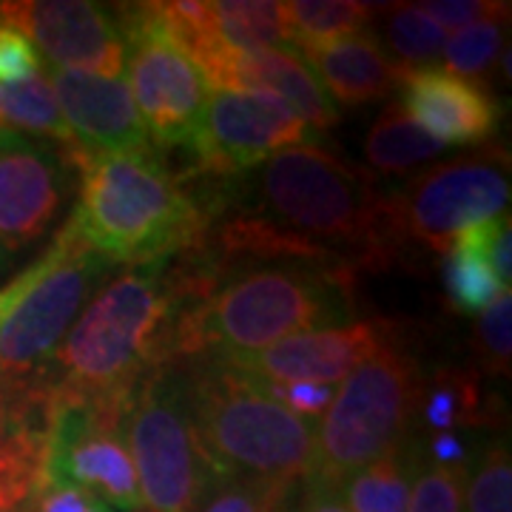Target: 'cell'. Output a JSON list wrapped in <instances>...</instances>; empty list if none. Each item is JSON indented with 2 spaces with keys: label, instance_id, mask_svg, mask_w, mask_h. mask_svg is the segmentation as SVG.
<instances>
[{
  "label": "cell",
  "instance_id": "cell-1",
  "mask_svg": "<svg viewBox=\"0 0 512 512\" xmlns=\"http://www.w3.org/2000/svg\"><path fill=\"white\" fill-rule=\"evenodd\" d=\"M237 180V208L222 214L214 239L217 262L305 259L353 274L396 259L384 191L330 148L305 140Z\"/></svg>",
  "mask_w": 512,
  "mask_h": 512
},
{
  "label": "cell",
  "instance_id": "cell-2",
  "mask_svg": "<svg viewBox=\"0 0 512 512\" xmlns=\"http://www.w3.org/2000/svg\"><path fill=\"white\" fill-rule=\"evenodd\" d=\"M350 288L353 274L305 259H234L228 271L214 262L211 288L171 325L165 362H225L293 333L353 322Z\"/></svg>",
  "mask_w": 512,
  "mask_h": 512
},
{
  "label": "cell",
  "instance_id": "cell-3",
  "mask_svg": "<svg viewBox=\"0 0 512 512\" xmlns=\"http://www.w3.org/2000/svg\"><path fill=\"white\" fill-rule=\"evenodd\" d=\"M80 197L66 225L109 265L168 262L205 237V208L151 148L77 154Z\"/></svg>",
  "mask_w": 512,
  "mask_h": 512
},
{
  "label": "cell",
  "instance_id": "cell-4",
  "mask_svg": "<svg viewBox=\"0 0 512 512\" xmlns=\"http://www.w3.org/2000/svg\"><path fill=\"white\" fill-rule=\"evenodd\" d=\"M177 311L180 299L168 262L111 276L60 342L46 384L83 396L126 393L148 367L165 362Z\"/></svg>",
  "mask_w": 512,
  "mask_h": 512
},
{
  "label": "cell",
  "instance_id": "cell-5",
  "mask_svg": "<svg viewBox=\"0 0 512 512\" xmlns=\"http://www.w3.org/2000/svg\"><path fill=\"white\" fill-rule=\"evenodd\" d=\"M191 419L220 478H265L299 484L313 476L316 427L251 376L217 359L180 362Z\"/></svg>",
  "mask_w": 512,
  "mask_h": 512
},
{
  "label": "cell",
  "instance_id": "cell-6",
  "mask_svg": "<svg viewBox=\"0 0 512 512\" xmlns=\"http://www.w3.org/2000/svg\"><path fill=\"white\" fill-rule=\"evenodd\" d=\"M111 268L63 222L46 254L0 288V396L46 384L60 342Z\"/></svg>",
  "mask_w": 512,
  "mask_h": 512
},
{
  "label": "cell",
  "instance_id": "cell-7",
  "mask_svg": "<svg viewBox=\"0 0 512 512\" xmlns=\"http://www.w3.org/2000/svg\"><path fill=\"white\" fill-rule=\"evenodd\" d=\"M424 376L393 333L373 356L353 367L316 427L313 478L342 484L367 464L413 441Z\"/></svg>",
  "mask_w": 512,
  "mask_h": 512
},
{
  "label": "cell",
  "instance_id": "cell-8",
  "mask_svg": "<svg viewBox=\"0 0 512 512\" xmlns=\"http://www.w3.org/2000/svg\"><path fill=\"white\" fill-rule=\"evenodd\" d=\"M123 444L143 512H197L222 478L202 450L180 362L148 367L123 399Z\"/></svg>",
  "mask_w": 512,
  "mask_h": 512
},
{
  "label": "cell",
  "instance_id": "cell-9",
  "mask_svg": "<svg viewBox=\"0 0 512 512\" xmlns=\"http://www.w3.org/2000/svg\"><path fill=\"white\" fill-rule=\"evenodd\" d=\"M510 205L507 151L467 154L421 168L402 188L384 191V220L396 248L424 245L447 254L453 239Z\"/></svg>",
  "mask_w": 512,
  "mask_h": 512
},
{
  "label": "cell",
  "instance_id": "cell-10",
  "mask_svg": "<svg viewBox=\"0 0 512 512\" xmlns=\"http://www.w3.org/2000/svg\"><path fill=\"white\" fill-rule=\"evenodd\" d=\"M126 37L128 89L146 134L160 148H191L211 86L183 46L168 35L157 3L117 6Z\"/></svg>",
  "mask_w": 512,
  "mask_h": 512
},
{
  "label": "cell",
  "instance_id": "cell-11",
  "mask_svg": "<svg viewBox=\"0 0 512 512\" xmlns=\"http://www.w3.org/2000/svg\"><path fill=\"white\" fill-rule=\"evenodd\" d=\"M305 140H311V131L271 94L214 89L208 94L200 134L188 151L202 174L237 180L276 151Z\"/></svg>",
  "mask_w": 512,
  "mask_h": 512
},
{
  "label": "cell",
  "instance_id": "cell-12",
  "mask_svg": "<svg viewBox=\"0 0 512 512\" xmlns=\"http://www.w3.org/2000/svg\"><path fill=\"white\" fill-rule=\"evenodd\" d=\"M0 20L35 40L52 66L120 77L126 72V37L117 6L89 0L0 3Z\"/></svg>",
  "mask_w": 512,
  "mask_h": 512
},
{
  "label": "cell",
  "instance_id": "cell-13",
  "mask_svg": "<svg viewBox=\"0 0 512 512\" xmlns=\"http://www.w3.org/2000/svg\"><path fill=\"white\" fill-rule=\"evenodd\" d=\"M80 151L43 146L32 137L0 131V251L35 245L69 200L74 157Z\"/></svg>",
  "mask_w": 512,
  "mask_h": 512
},
{
  "label": "cell",
  "instance_id": "cell-14",
  "mask_svg": "<svg viewBox=\"0 0 512 512\" xmlns=\"http://www.w3.org/2000/svg\"><path fill=\"white\" fill-rule=\"evenodd\" d=\"M393 333L396 330H390V325L379 319H353L333 328L293 333L271 348L251 356L225 359L222 365L234 367L259 382L333 384L342 382L353 367L373 356Z\"/></svg>",
  "mask_w": 512,
  "mask_h": 512
},
{
  "label": "cell",
  "instance_id": "cell-15",
  "mask_svg": "<svg viewBox=\"0 0 512 512\" xmlns=\"http://www.w3.org/2000/svg\"><path fill=\"white\" fill-rule=\"evenodd\" d=\"M208 86L231 92H262L276 97L305 123L308 131H330L339 123V111L316 74L296 49H268L242 55L234 49H214L197 60Z\"/></svg>",
  "mask_w": 512,
  "mask_h": 512
},
{
  "label": "cell",
  "instance_id": "cell-16",
  "mask_svg": "<svg viewBox=\"0 0 512 512\" xmlns=\"http://www.w3.org/2000/svg\"><path fill=\"white\" fill-rule=\"evenodd\" d=\"M66 126L83 154H120L148 148V134L123 77L49 66Z\"/></svg>",
  "mask_w": 512,
  "mask_h": 512
},
{
  "label": "cell",
  "instance_id": "cell-17",
  "mask_svg": "<svg viewBox=\"0 0 512 512\" xmlns=\"http://www.w3.org/2000/svg\"><path fill=\"white\" fill-rule=\"evenodd\" d=\"M399 92L404 114L444 146H478L493 137L501 120V109L487 86L436 66L407 69Z\"/></svg>",
  "mask_w": 512,
  "mask_h": 512
},
{
  "label": "cell",
  "instance_id": "cell-18",
  "mask_svg": "<svg viewBox=\"0 0 512 512\" xmlns=\"http://www.w3.org/2000/svg\"><path fill=\"white\" fill-rule=\"evenodd\" d=\"M296 52L316 74L325 94L350 109L387 100L390 94L399 92L407 72L387 55L382 37L373 29H362L322 43H308L299 46Z\"/></svg>",
  "mask_w": 512,
  "mask_h": 512
},
{
  "label": "cell",
  "instance_id": "cell-19",
  "mask_svg": "<svg viewBox=\"0 0 512 512\" xmlns=\"http://www.w3.org/2000/svg\"><path fill=\"white\" fill-rule=\"evenodd\" d=\"M501 220V217H498ZM498 220L481 222L461 231L444 259V291L453 311L473 313L487 311L501 291H510L498 282L490 265V242H493Z\"/></svg>",
  "mask_w": 512,
  "mask_h": 512
},
{
  "label": "cell",
  "instance_id": "cell-20",
  "mask_svg": "<svg viewBox=\"0 0 512 512\" xmlns=\"http://www.w3.org/2000/svg\"><path fill=\"white\" fill-rule=\"evenodd\" d=\"M447 154V146L419 128L399 103L384 106L365 137V160L376 174L404 177Z\"/></svg>",
  "mask_w": 512,
  "mask_h": 512
},
{
  "label": "cell",
  "instance_id": "cell-21",
  "mask_svg": "<svg viewBox=\"0 0 512 512\" xmlns=\"http://www.w3.org/2000/svg\"><path fill=\"white\" fill-rule=\"evenodd\" d=\"M421 444L410 441L402 450L356 470L339 484L342 501L350 512H407L410 481L421 461Z\"/></svg>",
  "mask_w": 512,
  "mask_h": 512
},
{
  "label": "cell",
  "instance_id": "cell-22",
  "mask_svg": "<svg viewBox=\"0 0 512 512\" xmlns=\"http://www.w3.org/2000/svg\"><path fill=\"white\" fill-rule=\"evenodd\" d=\"M214 32L225 49L242 55L268 52V49H293L285 3L279 0H220L211 3Z\"/></svg>",
  "mask_w": 512,
  "mask_h": 512
},
{
  "label": "cell",
  "instance_id": "cell-23",
  "mask_svg": "<svg viewBox=\"0 0 512 512\" xmlns=\"http://www.w3.org/2000/svg\"><path fill=\"white\" fill-rule=\"evenodd\" d=\"M0 114L6 128H18L32 137H49L63 151H80L74 143L72 128L66 126V117L60 111L57 94L49 83V74L40 72L15 86H0Z\"/></svg>",
  "mask_w": 512,
  "mask_h": 512
},
{
  "label": "cell",
  "instance_id": "cell-24",
  "mask_svg": "<svg viewBox=\"0 0 512 512\" xmlns=\"http://www.w3.org/2000/svg\"><path fill=\"white\" fill-rule=\"evenodd\" d=\"M419 416L430 430H441V433L484 424V399H481L478 376L456 367L436 370L433 379L430 382L424 379L421 387Z\"/></svg>",
  "mask_w": 512,
  "mask_h": 512
},
{
  "label": "cell",
  "instance_id": "cell-25",
  "mask_svg": "<svg viewBox=\"0 0 512 512\" xmlns=\"http://www.w3.org/2000/svg\"><path fill=\"white\" fill-rule=\"evenodd\" d=\"M373 9L376 6L356 3V0H291L285 3L291 46L299 49L308 43H322V40L362 32L376 18Z\"/></svg>",
  "mask_w": 512,
  "mask_h": 512
},
{
  "label": "cell",
  "instance_id": "cell-26",
  "mask_svg": "<svg viewBox=\"0 0 512 512\" xmlns=\"http://www.w3.org/2000/svg\"><path fill=\"white\" fill-rule=\"evenodd\" d=\"M384 12V43L387 55L402 69H430L441 60L447 35L419 9V3H390ZM382 43V46H384Z\"/></svg>",
  "mask_w": 512,
  "mask_h": 512
},
{
  "label": "cell",
  "instance_id": "cell-27",
  "mask_svg": "<svg viewBox=\"0 0 512 512\" xmlns=\"http://www.w3.org/2000/svg\"><path fill=\"white\" fill-rule=\"evenodd\" d=\"M507 20H510V12L481 20L476 26H467L450 37L441 52L444 72L478 83V86H487V80L495 72V63L501 57V49H507Z\"/></svg>",
  "mask_w": 512,
  "mask_h": 512
},
{
  "label": "cell",
  "instance_id": "cell-28",
  "mask_svg": "<svg viewBox=\"0 0 512 512\" xmlns=\"http://www.w3.org/2000/svg\"><path fill=\"white\" fill-rule=\"evenodd\" d=\"M464 512H512V461L507 441L490 444L476 456V470H467Z\"/></svg>",
  "mask_w": 512,
  "mask_h": 512
},
{
  "label": "cell",
  "instance_id": "cell-29",
  "mask_svg": "<svg viewBox=\"0 0 512 512\" xmlns=\"http://www.w3.org/2000/svg\"><path fill=\"white\" fill-rule=\"evenodd\" d=\"M293 487L265 478H222L197 512H279Z\"/></svg>",
  "mask_w": 512,
  "mask_h": 512
},
{
  "label": "cell",
  "instance_id": "cell-30",
  "mask_svg": "<svg viewBox=\"0 0 512 512\" xmlns=\"http://www.w3.org/2000/svg\"><path fill=\"white\" fill-rule=\"evenodd\" d=\"M478 365L493 376H510L512 359V293L501 291L476 325Z\"/></svg>",
  "mask_w": 512,
  "mask_h": 512
},
{
  "label": "cell",
  "instance_id": "cell-31",
  "mask_svg": "<svg viewBox=\"0 0 512 512\" xmlns=\"http://www.w3.org/2000/svg\"><path fill=\"white\" fill-rule=\"evenodd\" d=\"M470 467H427L413 478L407 512H464Z\"/></svg>",
  "mask_w": 512,
  "mask_h": 512
},
{
  "label": "cell",
  "instance_id": "cell-32",
  "mask_svg": "<svg viewBox=\"0 0 512 512\" xmlns=\"http://www.w3.org/2000/svg\"><path fill=\"white\" fill-rule=\"evenodd\" d=\"M419 9L439 26L444 35H458L467 26H476L481 20L495 18L510 12V3H495V0H430L419 3Z\"/></svg>",
  "mask_w": 512,
  "mask_h": 512
},
{
  "label": "cell",
  "instance_id": "cell-33",
  "mask_svg": "<svg viewBox=\"0 0 512 512\" xmlns=\"http://www.w3.org/2000/svg\"><path fill=\"white\" fill-rule=\"evenodd\" d=\"M40 72V57L23 32L0 20V86H15Z\"/></svg>",
  "mask_w": 512,
  "mask_h": 512
},
{
  "label": "cell",
  "instance_id": "cell-34",
  "mask_svg": "<svg viewBox=\"0 0 512 512\" xmlns=\"http://www.w3.org/2000/svg\"><path fill=\"white\" fill-rule=\"evenodd\" d=\"M259 382V379H256ZM262 387L274 396L282 407H288L293 416L311 421L325 416L328 404L333 402V390L328 384H308V382H293V384H274L262 382Z\"/></svg>",
  "mask_w": 512,
  "mask_h": 512
},
{
  "label": "cell",
  "instance_id": "cell-35",
  "mask_svg": "<svg viewBox=\"0 0 512 512\" xmlns=\"http://www.w3.org/2000/svg\"><path fill=\"white\" fill-rule=\"evenodd\" d=\"M29 512H114L97 495L86 493L80 487H63L43 481L29 501Z\"/></svg>",
  "mask_w": 512,
  "mask_h": 512
},
{
  "label": "cell",
  "instance_id": "cell-36",
  "mask_svg": "<svg viewBox=\"0 0 512 512\" xmlns=\"http://www.w3.org/2000/svg\"><path fill=\"white\" fill-rule=\"evenodd\" d=\"M299 512H350L342 501V493L336 484L319 481V478H305L302 484V501Z\"/></svg>",
  "mask_w": 512,
  "mask_h": 512
},
{
  "label": "cell",
  "instance_id": "cell-37",
  "mask_svg": "<svg viewBox=\"0 0 512 512\" xmlns=\"http://www.w3.org/2000/svg\"><path fill=\"white\" fill-rule=\"evenodd\" d=\"M512 231H510V217L504 214V220H498V228H495L493 242H490V265H493L495 276L504 288H510V276H512Z\"/></svg>",
  "mask_w": 512,
  "mask_h": 512
},
{
  "label": "cell",
  "instance_id": "cell-38",
  "mask_svg": "<svg viewBox=\"0 0 512 512\" xmlns=\"http://www.w3.org/2000/svg\"><path fill=\"white\" fill-rule=\"evenodd\" d=\"M427 453L436 461V467H464L467 444L456 433H439L427 441Z\"/></svg>",
  "mask_w": 512,
  "mask_h": 512
},
{
  "label": "cell",
  "instance_id": "cell-39",
  "mask_svg": "<svg viewBox=\"0 0 512 512\" xmlns=\"http://www.w3.org/2000/svg\"><path fill=\"white\" fill-rule=\"evenodd\" d=\"M3 128H6V120H3V114H0V131H3Z\"/></svg>",
  "mask_w": 512,
  "mask_h": 512
},
{
  "label": "cell",
  "instance_id": "cell-40",
  "mask_svg": "<svg viewBox=\"0 0 512 512\" xmlns=\"http://www.w3.org/2000/svg\"><path fill=\"white\" fill-rule=\"evenodd\" d=\"M279 512H285V510H279Z\"/></svg>",
  "mask_w": 512,
  "mask_h": 512
}]
</instances>
